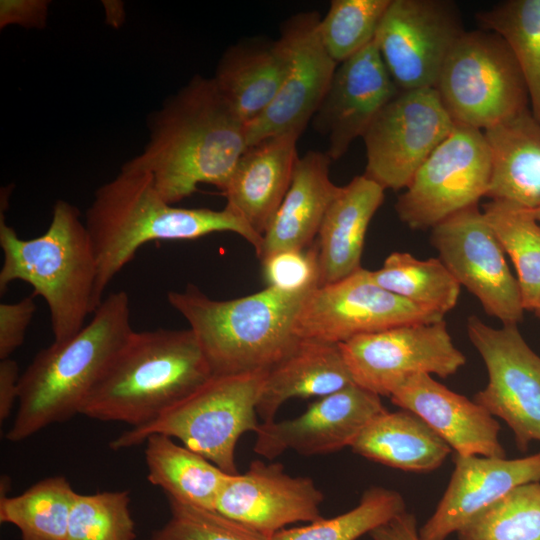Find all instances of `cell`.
Instances as JSON below:
<instances>
[{
    "mask_svg": "<svg viewBox=\"0 0 540 540\" xmlns=\"http://www.w3.org/2000/svg\"><path fill=\"white\" fill-rule=\"evenodd\" d=\"M148 124L147 144L121 169L149 173L157 191L173 205L199 184L223 191L248 148L246 123L213 78L194 76L164 101Z\"/></svg>",
    "mask_w": 540,
    "mask_h": 540,
    "instance_id": "1",
    "label": "cell"
},
{
    "mask_svg": "<svg viewBox=\"0 0 540 540\" xmlns=\"http://www.w3.org/2000/svg\"><path fill=\"white\" fill-rule=\"evenodd\" d=\"M85 225L95 252L96 300L137 250L153 240H192L215 232H233L250 243L258 258L263 236L224 207L182 208L164 200L149 173L121 169L94 193Z\"/></svg>",
    "mask_w": 540,
    "mask_h": 540,
    "instance_id": "2",
    "label": "cell"
},
{
    "mask_svg": "<svg viewBox=\"0 0 540 540\" xmlns=\"http://www.w3.org/2000/svg\"><path fill=\"white\" fill-rule=\"evenodd\" d=\"M134 330L125 291L109 294L73 337L40 350L20 375L17 411L6 434L21 442L76 414Z\"/></svg>",
    "mask_w": 540,
    "mask_h": 540,
    "instance_id": "3",
    "label": "cell"
},
{
    "mask_svg": "<svg viewBox=\"0 0 540 540\" xmlns=\"http://www.w3.org/2000/svg\"><path fill=\"white\" fill-rule=\"evenodd\" d=\"M211 376L190 329L133 331L90 391L80 414L140 427Z\"/></svg>",
    "mask_w": 540,
    "mask_h": 540,
    "instance_id": "4",
    "label": "cell"
},
{
    "mask_svg": "<svg viewBox=\"0 0 540 540\" xmlns=\"http://www.w3.org/2000/svg\"><path fill=\"white\" fill-rule=\"evenodd\" d=\"M0 246L3 264L0 292L15 280L33 288L50 312L53 342L77 334L85 319L99 307L96 300L97 260L79 209L58 200L47 230L32 239H22L1 213Z\"/></svg>",
    "mask_w": 540,
    "mask_h": 540,
    "instance_id": "5",
    "label": "cell"
},
{
    "mask_svg": "<svg viewBox=\"0 0 540 540\" xmlns=\"http://www.w3.org/2000/svg\"><path fill=\"white\" fill-rule=\"evenodd\" d=\"M312 290L267 286L244 297L215 300L188 284L183 291H170L167 300L189 323L212 376H222L267 370L281 360L299 340L295 319Z\"/></svg>",
    "mask_w": 540,
    "mask_h": 540,
    "instance_id": "6",
    "label": "cell"
},
{
    "mask_svg": "<svg viewBox=\"0 0 540 540\" xmlns=\"http://www.w3.org/2000/svg\"><path fill=\"white\" fill-rule=\"evenodd\" d=\"M267 370L211 376L156 420L123 432L110 442L118 451L143 444L153 434L180 440L225 473H239L235 450L239 438L255 432L257 401Z\"/></svg>",
    "mask_w": 540,
    "mask_h": 540,
    "instance_id": "7",
    "label": "cell"
},
{
    "mask_svg": "<svg viewBox=\"0 0 540 540\" xmlns=\"http://www.w3.org/2000/svg\"><path fill=\"white\" fill-rule=\"evenodd\" d=\"M435 89L455 124L484 131L530 108L520 67L492 31H465L441 68Z\"/></svg>",
    "mask_w": 540,
    "mask_h": 540,
    "instance_id": "8",
    "label": "cell"
},
{
    "mask_svg": "<svg viewBox=\"0 0 540 540\" xmlns=\"http://www.w3.org/2000/svg\"><path fill=\"white\" fill-rule=\"evenodd\" d=\"M491 155L483 131L455 124L417 170L395 210L413 230L434 226L486 197Z\"/></svg>",
    "mask_w": 540,
    "mask_h": 540,
    "instance_id": "9",
    "label": "cell"
},
{
    "mask_svg": "<svg viewBox=\"0 0 540 540\" xmlns=\"http://www.w3.org/2000/svg\"><path fill=\"white\" fill-rule=\"evenodd\" d=\"M444 319L441 313L414 304L379 286L371 270L360 268L337 282L313 289L296 316L294 334L339 344L353 337Z\"/></svg>",
    "mask_w": 540,
    "mask_h": 540,
    "instance_id": "10",
    "label": "cell"
},
{
    "mask_svg": "<svg viewBox=\"0 0 540 540\" xmlns=\"http://www.w3.org/2000/svg\"><path fill=\"white\" fill-rule=\"evenodd\" d=\"M338 345L354 383L379 396L390 397L419 374L447 378L466 363L444 319L363 334Z\"/></svg>",
    "mask_w": 540,
    "mask_h": 540,
    "instance_id": "11",
    "label": "cell"
},
{
    "mask_svg": "<svg viewBox=\"0 0 540 540\" xmlns=\"http://www.w3.org/2000/svg\"><path fill=\"white\" fill-rule=\"evenodd\" d=\"M453 127L435 88L399 91L362 137L364 175L384 189L406 188Z\"/></svg>",
    "mask_w": 540,
    "mask_h": 540,
    "instance_id": "12",
    "label": "cell"
},
{
    "mask_svg": "<svg viewBox=\"0 0 540 540\" xmlns=\"http://www.w3.org/2000/svg\"><path fill=\"white\" fill-rule=\"evenodd\" d=\"M467 334L488 373L487 385L473 401L504 420L518 449L526 451L532 441L540 442V356L517 325L494 328L472 315Z\"/></svg>",
    "mask_w": 540,
    "mask_h": 540,
    "instance_id": "13",
    "label": "cell"
},
{
    "mask_svg": "<svg viewBox=\"0 0 540 540\" xmlns=\"http://www.w3.org/2000/svg\"><path fill=\"white\" fill-rule=\"evenodd\" d=\"M465 32L449 0H391L374 41L399 91L435 88L451 48Z\"/></svg>",
    "mask_w": 540,
    "mask_h": 540,
    "instance_id": "14",
    "label": "cell"
},
{
    "mask_svg": "<svg viewBox=\"0 0 540 540\" xmlns=\"http://www.w3.org/2000/svg\"><path fill=\"white\" fill-rule=\"evenodd\" d=\"M430 239L439 259L487 314L503 325H517L522 320L525 309L518 281L477 205L434 226Z\"/></svg>",
    "mask_w": 540,
    "mask_h": 540,
    "instance_id": "15",
    "label": "cell"
},
{
    "mask_svg": "<svg viewBox=\"0 0 540 540\" xmlns=\"http://www.w3.org/2000/svg\"><path fill=\"white\" fill-rule=\"evenodd\" d=\"M317 12H301L281 28L290 47L286 78L272 103L246 124L247 145L282 134L300 136L319 108L337 68L318 32Z\"/></svg>",
    "mask_w": 540,
    "mask_h": 540,
    "instance_id": "16",
    "label": "cell"
},
{
    "mask_svg": "<svg viewBox=\"0 0 540 540\" xmlns=\"http://www.w3.org/2000/svg\"><path fill=\"white\" fill-rule=\"evenodd\" d=\"M381 396L351 384L311 403L293 419L262 422L253 450L272 460L292 450L304 456L351 447L363 429L386 412Z\"/></svg>",
    "mask_w": 540,
    "mask_h": 540,
    "instance_id": "17",
    "label": "cell"
},
{
    "mask_svg": "<svg viewBox=\"0 0 540 540\" xmlns=\"http://www.w3.org/2000/svg\"><path fill=\"white\" fill-rule=\"evenodd\" d=\"M323 501L311 478L291 476L280 463L254 460L245 473L228 476L214 510L270 539L287 525L323 518Z\"/></svg>",
    "mask_w": 540,
    "mask_h": 540,
    "instance_id": "18",
    "label": "cell"
},
{
    "mask_svg": "<svg viewBox=\"0 0 540 540\" xmlns=\"http://www.w3.org/2000/svg\"><path fill=\"white\" fill-rule=\"evenodd\" d=\"M398 93L374 40L338 64L312 119L314 129L328 139L331 160L343 157Z\"/></svg>",
    "mask_w": 540,
    "mask_h": 540,
    "instance_id": "19",
    "label": "cell"
},
{
    "mask_svg": "<svg viewBox=\"0 0 540 540\" xmlns=\"http://www.w3.org/2000/svg\"><path fill=\"white\" fill-rule=\"evenodd\" d=\"M453 462L441 500L419 529L420 540H446L514 488L540 481V452L517 459L455 454Z\"/></svg>",
    "mask_w": 540,
    "mask_h": 540,
    "instance_id": "20",
    "label": "cell"
},
{
    "mask_svg": "<svg viewBox=\"0 0 540 540\" xmlns=\"http://www.w3.org/2000/svg\"><path fill=\"white\" fill-rule=\"evenodd\" d=\"M393 404L422 418L461 456L506 458L499 441L500 425L473 400L429 374L409 378L391 396Z\"/></svg>",
    "mask_w": 540,
    "mask_h": 540,
    "instance_id": "21",
    "label": "cell"
},
{
    "mask_svg": "<svg viewBox=\"0 0 540 540\" xmlns=\"http://www.w3.org/2000/svg\"><path fill=\"white\" fill-rule=\"evenodd\" d=\"M299 137L282 134L249 146L222 191L225 207L261 236L290 187L299 159L296 148Z\"/></svg>",
    "mask_w": 540,
    "mask_h": 540,
    "instance_id": "22",
    "label": "cell"
},
{
    "mask_svg": "<svg viewBox=\"0 0 540 540\" xmlns=\"http://www.w3.org/2000/svg\"><path fill=\"white\" fill-rule=\"evenodd\" d=\"M384 191L364 174L340 188L317 235L318 286L337 282L361 268L367 229L384 200Z\"/></svg>",
    "mask_w": 540,
    "mask_h": 540,
    "instance_id": "23",
    "label": "cell"
},
{
    "mask_svg": "<svg viewBox=\"0 0 540 540\" xmlns=\"http://www.w3.org/2000/svg\"><path fill=\"white\" fill-rule=\"evenodd\" d=\"M290 62V47L281 35L277 40H244L223 53L212 78L224 99L247 124L275 99Z\"/></svg>",
    "mask_w": 540,
    "mask_h": 540,
    "instance_id": "24",
    "label": "cell"
},
{
    "mask_svg": "<svg viewBox=\"0 0 540 540\" xmlns=\"http://www.w3.org/2000/svg\"><path fill=\"white\" fill-rule=\"evenodd\" d=\"M331 158L308 151L299 157L290 187L263 235V259L274 252L304 249L317 237L323 218L340 191L329 176Z\"/></svg>",
    "mask_w": 540,
    "mask_h": 540,
    "instance_id": "25",
    "label": "cell"
},
{
    "mask_svg": "<svg viewBox=\"0 0 540 540\" xmlns=\"http://www.w3.org/2000/svg\"><path fill=\"white\" fill-rule=\"evenodd\" d=\"M351 384L355 383L338 344L299 339L267 369L257 414L263 422H271L282 404L291 398H320Z\"/></svg>",
    "mask_w": 540,
    "mask_h": 540,
    "instance_id": "26",
    "label": "cell"
},
{
    "mask_svg": "<svg viewBox=\"0 0 540 540\" xmlns=\"http://www.w3.org/2000/svg\"><path fill=\"white\" fill-rule=\"evenodd\" d=\"M491 155L486 197L525 209L540 207V124L531 108L483 131Z\"/></svg>",
    "mask_w": 540,
    "mask_h": 540,
    "instance_id": "27",
    "label": "cell"
},
{
    "mask_svg": "<svg viewBox=\"0 0 540 540\" xmlns=\"http://www.w3.org/2000/svg\"><path fill=\"white\" fill-rule=\"evenodd\" d=\"M350 448L371 461L418 473L439 468L452 452L422 418L404 409L377 416Z\"/></svg>",
    "mask_w": 540,
    "mask_h": 540,
    "instance_id": "28",
    "label": "cell"
},
{
    "mask_svg": "<svg viewBox=\"0 0 540 540\" xmlns=\"http://www.w3.org/2000/svg\"><path fill=\"white\" fill-rule=\"evenodd\" d=\"M147 479L167 497L205 509H215L221 488L230 474L195 451L163 434L145 440Z\"/></svg>",
    "mask_w": 540,
    "mask_h": 540,
    "instance_id": "29",
    "label": "cell"
},
{
    "mask_svg": "<svg viewBox=\"0 0 540 540\" xmlns=\"http://www.w3.org/2000/svg\"><path fill=\"white\" fill-rule=\"evenodd\" d=\"M77 492L63 476L41 479L16 496H0V522L14 525L21 540H66Z\"/></svg>",
    "mask_w": 540,
    "mask_h": 540,
    "instance_id": "30",
    "label": "cell"
},
{
    "mask_svg": "<svg viewBox=\"0 0 540 540\" xmlns=\"http://www.w3.org/2000/svg\"><path fill=\"white\" fill-rule=\"evenodd\" d=\"M372 279L387 291L445 316L457 304L461 285L439 258L418 259L393 252L371 271Z\"/></svg>",
    "mask_w": 540,
    "mask_h": 540,
    "instance_id": "31",
    "label": "cell"
},
{
    "mask_svg": "<svg viewBox=\"0 0 540 540\" xmlns=\"http://www.w3.org/2000/svg\"><path fill=\"white\" fill-rule=\"evenodd\" d=\"M483 215L514 264L525 310L540 302V223L532 210L490 200Z\"/></svg>",
    "mask_w": 540,
    "mask_h": 540,
    "instance_id": "32",
    "label": "cell"
},
{
    "mask_svg": "<svg viewBox=\"0 0 540 540\" xmlns=\"http://www.w3.org/2000/svg\"><path fill=\"white\" fill-rule=\"evenodd\" d=\"M483 30L500 35L511 49L529 94L531 111L540 124V0H507L479 11Z\"/></svg>",
    "mask_w": 540,
    "mask_h": 540,
    "instance_id": "33",
    "label": "cell"
},
{
    "mask_svg": "<svg viewBox=\"0 0 540 540\" xmlns=\"http://www.w3.org/2000/svg\"><path fill=\"white\" fill-rule=\"evenodd\" d=\"M405 510L406 504L399 492L372 486L365 490L353 509L306 526L284 528L270 540H357Z\"/></svg>",
    "mask_w": 540,
    "mask_h": 540,
    "instance_id": "34",
    "label": "cell"
},
{
    "mask_svg": "<svg viewBox=\"0 0 540 540\" xmlns=\"http://www.w3.org/2000/svg\"><path fill=\"white\" fill-rule=\"evenodd\" d=\"M458 540H540V483L520 485L469 520Z\"/></svg>",
    "mask_w": 540,
    "mask_h": 540,
    "instance_id": "35",
    "label": "cell"
},
{
    "mask_svg": "<svg viewBox=\"0 0 540 540\" xmlns=\"http://www.w3.org/2000/svg\"><path fill=\"white\" fill-rule=\"evenodd\" d=\"M391 0H333L318 25L320 39L337 63L369 45Z\"/></svg>",
    "mask_w": 540,
    "mask_h": 540,
    "instance_id": "36",
    "label": "cell"
},
{
    "mask_svg": "<svg viewBox=\"0 0 540 540\" xmlns=\"http://www.w3.org/2000/svg\"><path fill=\"white\" fill-rule=\"evenodd\" d=\"M128 491L77 493L66 540H135Z\"/></svg>",
    "mask_w": 540,
    "mask_h": 540,
    "instance_id": "37",
    "label": "cell"
},
{
    "mask_svg": "<svg viewBox=\"0 0 540 540\" xmlns=\"http://www.w3.org/2000/svg\"><path fill=\"white\" fill-rule=\"evenodd\" d=\"M167 499L169 518L148 540H270L216 510Z\"/></svg>",
    "mask_w": 540,
    "mask_h": 540,
    "instance_id": "38",
    "label": "cell"
},
{
    "mask_svg": "<svg viewBox=\"0 0 540 540\" xmlns=\"http://www.w3.org/2000/svg\"><path fill=\"white\" fill-rule=\"evenodd\" d=\"M261 263L268 287L290 292L318 287V252L314 244L304 249L274 252L261 259Z\"/></svg>",
    "mask_w": 540,
    "mask_h": 540,
    "instance_id": "39",
    "label": "cell"
},
{
    "mask_svg": "<svg viewBox=\"0 0 540 540\" xmlns=\"http://www.w3.org/2000/svg\"><path fill=\"white\" fill-rule=\"evenodd\" d=\"M34 295L14 303L0 304V360L10 358L24 342L36 312Z\"/></svg>",
    "mask_w": 540,
    "mask_h": 540,
    "instance_id": "40",
    "label": "cell"
},
{
    "mask_svg": "<svg viewBox=\"0 0 540 540\" xmlns=\"http://www.w3.org/2000/svg\"><path fill=\"white\" fill-rule=\"evenodd\" d=\"M0 26L16 23L24 27H43L46 20L48 2L38 0L7 1L0 5Z\"/></svg>",
    "mask_w": 540,
    "mask_h": 540,
    "instance_id": "41",
    "label": "cell"
},
{
    "mask_svg": "<svg viewBox=\"0 0 540 540\" xmlns=\"http://www.w3.org/2000/svg\"><path fill=\"white\" fill-rule=\"evenodd\" d=\"M19 368L15 360H0V422L7 420L18 402Z\"/></svg>",
    "mask_w": 540,
    "mask_h": 540,
    "instance_id": "42",
    "label": "cell"
},
{
    "mask_svg": "<svg viewBox=\"0 0 540 540\" xmlns=\"http://www.w3.org/2000/svg\"><path fill=\"white\" fill-rule=\"evenodd\" d=\"M417 520L407 510L397 514L369 533L372 540H420Z\"/></svg>",
    "mask_w": 540,
    "mask_h": 540,
    "instance_id": "43",
    "label": "cell"
},
{
    "mask_svg": "<svg viewBox=\"0 0 540 540\" xmlns=\"http://www.w3.org/2000/svg\"><path fill=\"white\" fill-rule=\"evenodd\" d=\"M535 218L538 220V222L540 223V207L535 209V210H532Z\"/></svg>",
    "mask_w": 540,
    "mask_h": 540,
    "instance_id": "44",
    "label": "cell"
},
{
    "mask_svg": "<svg viewBox=\"0 0 540 540\" xmlns=\"http://www.w3.org/2000/svg\"><path fill=\"white\" fill-rule=\"evenodd\" d=\"M534 313L540 317V302L538 304V306L536 307V309L534 310Z\"/></svg>",
    "mask_w": 540,
    "mask_h": 540,
    "instance_id": "45",
    "label": "cell"
}]
</instances>
